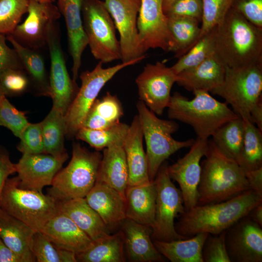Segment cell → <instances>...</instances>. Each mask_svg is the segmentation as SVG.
I'll use <instances>...</instances> for the list:
<instances>
[{"label":"cell","instance_id":"obj_36","mask_svg":"<svg viewBox=\"0 0 262 262\" xmlns=\"http://www.w3.org/2000/svg\"><path fill=\"white\" fill-rule=\"evenodd\" d=\"M215 145L226 155L239 162L244 141V123L240 117L218 128L212 136Z\"/></svg>","mask_w":262,"mask_h":262},{"label":"cell","instance_id":"obj_56","mask_svg":"<svg viewBox=\"0 0 262 262\" xmlns=\"http://www.w3.org/2000/svg\"><path fill=\"white\" fill-rule=\"evenodd\" d=\"M40 2H53L54 0H34Z\"/></svg>","mask_w":262,"mask_h":262},{"label":"cell","instance_id":"obj_41","mask_svg":"<svg viewBox=\"0 0 262 262\" xmlns=\"http://www.w3.org/2000/svg\"><path fill=\"white\" fill-rule=\"evenodd\" d=\"M29 0H0V33L11 34L27 13Z\"/></svg>","mask_w":262,"mask_h":262},{"label":"cell","instance_id":"obj_21","mask_svg":"<svg viewBox=\"0 0 262 262\" xmlns=\"http://www.w3.org/2000/svg\"><path fill=\"white\" fill-rule=\"evenodd\" d=\"M40 232L56 247L74 252H82L93 244L92 241L62 212L51 218Z\"/></svg>","mask_w":262,"mask_h":262},{"label":"cell","instance_id":"obj_34","mask_svg":"<svg viewBox=\"0 0 262 262\" xmlns=\"http://www.w3.org/2000/svg\"><path fill=\"white\" fill-rule=\"evenodd\" d=\"M40 123L45 153L58 158L68 156L64 143L66 134L65 115L52 106Z\"/></svg>","mask_w":262,"mask_h":262},{"label":"cell","instance_id":"obj_2","mask_svg":"<svg viewBox=\"0 0 262 262\" xmlns=\"http://www.w3.org/2000/svg\"><path fill=\"white\" fill-rule=\"evenodd\" d=\"M215 54L226 67L238 68L262 63V28L231 7L214 28Z\"/></svg>","mask_w":262,"mask_h":262},{"label":"cell","instance_id":"obj_46","mask_svg":"<svg viewBox=\"0 0 262 262\" xmlns=\"http://www.w3.org/2000/svg\"><path fill=\"white\" fill-rule=\"evenodd\" d=\"M19 139L17 148L22 154L45 153L40 122L29 123Z\"/></svg>","mask_w":262,"mask_h":262},{"label":"cell","instance_id":"obj_52","mask_svg":"<svg viewBox=\"0 0 262 262\" xmlns=\"http://www.w3.org/2000/svg\"><path fill=\"white\" fill-rule=\"evenodd\" d=\"M0 262H25L19 255L10 248L0 238Z\"/></svg>","mask_w":262,"mask_h":262},{"label":"cell","instance_id":"obj_11","mask_svg":"<svg viewBox=\"0 0 262 262\" xmlns=\"http://www.w3.org/2000/svg\"><path fill=\"white\" fill-rule=\"evenodd\" d=\"M145 58L122 62L107 68H103V63L99 61L92 70H86L81 74V86L65 115L67 138L75 137L82 127L90 108L104 85L120 70Z\"/></svg>","mask_w":262,"mask_h":262},{"label":"cell","instance_id":"obj_33","mask_svg":"<svg viewBox=\"0 0 262 262\" xmlns=\"http://www.w3.org/2000/svg\"><path fill=\"white\" fill-rule=\"evenodd\" d=\"M124 240L122 230L94 241L85 251L76 254L80 262H124Z\"/></svg>","mask_w":262,"mask_h":262},{"label":"cell","instance_id":"obj_9","mask_svg":"<svg viewBox=\"0 0 262 262\" xmlns=\"http://www.w3.org/2000/svg\"><path fill=\"white\" fill-rule=\"evenodd\" d=\"M82 15L88 45L94 57L103 64L121 60L116 29L104 1L85 0Z\"/></svg>","mask_w":262,"mask_h":262},{"label":"cell","instance_id":"obj_54","mask_svg":"<svg viewBox=\"0 0 262 262\" xmlns=\"http://www.w3.org/2000/svg\"><path fill=\"white\" fill-rule=\"evenodd\" d=\"M248 215L255 222L262 227V202L254 207Z\"/></svg>","mask_w":262,"mask_h":262},{"label":"cell","instance_id":"obj_38","mask_svg":"<svg viewBox=\"0 0 262 262\" xmlns=\"http://www.w3.org/2000/svg\"><path fill=\"white\" fill-rule=\"evenodd\" d=\"M129 125L119 122L111 127L95 130L82 127L75 137L88 143L97 151L103 149L115 143H123Z\"/></svg>","mask_w":262,"mask_h":262},{"label":"cell","instance_id":"obj_1","mask_svg":"<svg viewBox=\"0 0 262 262\" xmlns=\"http://www.w3.org/2000/svg\"><path fill=\"white\" fill-rule=\"evenodd\" d=\"M261 202L262 196L249 189L225 201L196 205L180 215L175 229L187 238L202 233L218 234L247 216Z\"/></svg>","mask_w":262,"mask_h":262},{"label":"cell","instance_id":"obj_47","mask_svg":"<svg viewBox=\"0 0 262 262\" xmlns=\"http://www.w3.org/2000/svg\"><path fill=\"white\" fill-rule=\"evenodd\" d=\"M167 16H186L201 22L202 0H175L165 13Z\"/></svg>","mask_w":262,"mask_h":262},{"label":"cell","instance_id":"obj_29","mask_svg":"<svg viewBox=\"0 0 262 262\" xmlns=\"http://www.w3.org/2000/svg\"><path fill=\"white\" fill-rule=\"evenodd\" d=\"M35 232L24 222L0 207V238L10 248L22 257L25 262H36L32 251Z\"/></svg>","mask_w":262,"mask_h":262},{"label":"cell","instance_id":"obj_40","mask_svg":"<svg viewBox=\"0 0 262 262\" xmlns=\"http://www.w3.org/2000/svg\"><path fill=\"white\" fill-rule=\"evenodd\" d=\"M32 251L38 262H77L76 254L56 247L40 232L33 235Z\"/></svg>","mask_w":262,"mask_h":262},{"label":"cell","instance_id":"obj_42","mask_svg":"<svg viewBox=\"0 0 262 262\" xmlns=\"http://www.w3.org/2000/svg\"><path fill=\"white\" fill-rule=\"evenodd\" d=\"M232 1V0H202V16L199 38L222 22L231 7Z\"/></svg>","mask_w":262,"mask_h":262},{"label":"cell","instance_id":"obj_28","mask_svg":"<svg viewBox=\"0 0 262 262\" xmlns=\"http://www.w3.org/2000/svg\"><path fill=\"white\" fill-rule=\"evenodd\" d=\"M60 202L61 212L67 215L92 241H96L110 235V229L85 198Z\"/></svg>","mask_w":262,"mask_h":262},{"label":"cell","instance_id":"obj_39","mask_svg":"<svg viewBox=\"0 0 262 262\" xmlns=\"http://www.w3.org/2000/svg\"><path fill=\"white\" fill-rule=\"evenodd\" d=\"M214 28L200 37L196 44L170 67L175 74L195 67L215 54Z\"/></svg>","mask_w":262,"mask_h":262},{"label":"cell","instance_id":"obj_12","mask_svg":"<svg viewBox=\"0 0 262 262\" xmlns=\"http://www.w3.org/2000/svg\"><path fill=\"white\" fill-rule=\"evenodd\" d=\"M46 42L50 61L49 78L52 107L65 115L79 87L68 72L56 21L50 22L48 25Z\"/></svg>","mask_w":262,"mask_h":262},{"label":"cell","instance_id":"obj_16","mask_svg":"<svg viewBox=\"0 0 262 262\" xmlns=\"http://www.w3.org/2000/svg\"><path fill=\"white\" fill-rule=\"evenodd\" d=\"M207 139L197 137L189 151L173 164L168 165L170 178L179 185L185 211L196 205L197 188L201 175L200 160L207 153Z\"/></svg>","mask_w":262,"mask_h":262},{"label":"cell","instance_id":"obj_30","mask_svg":"<svg viewBox=\"0 0 262 262\" xmlns=\"http://www.w3.org/2000/svg\"><path fill=\"white\" fill-rule=\"evenodd\" d=\"M6 38L17 52L29 78L31 90L37 96L50 97L49 74L43 56L38 50L21 45L11 35H7Z\"/></svg>","mask_w":262,"mask_h":262},{"label":"cell","instance_id":"obj_5","mask_svg":"<svg viewBox=\"0 0 262 262\" xmlns=\"http://www.w3.org/2000/svg\"><path fill=\"white\" fill-rule=\"evenodd\" d=\"M102 157L74 143L71 160L56 174L47 194L59 201L84 198L96 183Z\"/></svg>","mask_w":262,"mask_h":262},{"label":"cell","instance_id":"obj_57","mask_svg":"<svg viewBox=\"0 0 262 262\" xmlns=\"http://www.w3.org/2000/svg\"><path fill=\"white\" fill-rule=\"evenodd\" d=\"M2 94H3L2 92V91H1L0 89V97L1 96V95H2Z\"/></svg>","mask_w":262,"mask_h":262},{"label":"cell","instance_id":"obj_49","mask_svg":"<svg viewBox=\"0 0 262 262\" xmlns=\"http://www.w3.org/2000/svg\"><path fill=\"white\" fill-rule=\"evenodd\" d=\"M6 40L5 35L0 33V75L9 68L24 69L17 52L6 44Z\"/></svg>","mask_w":262,"mask_h":262},{"label":"cell","instance_id":"obj_17","mask_svg":"<svg viewBox=\"0 0 262 262\" xmlns=\"http://www.w3.org/2000/svg\"><path fill=\"white\" fill-rule=\"evenodd\" d=\"M28 16L10 34L21 45L39 50L47 45L46 35L49 24L57 21L61 15L52 2H40L29 0Z\"/></svg>","mask_w":262,"mask_h":262},{"label":"cell","instance_id":"obj_50","mask_svg":"<svg viewBox=\"0 0 262 262\" xmlns=\"http://www.w3.org/2000/svg\"><path fill=\"white\" fill-rule=\"evenodd\" d=\"M15 172L16 164L11 161L8 152L0 147V196L9 176Z\"/></svg>","mask_w":262,"mask_h":262},{"label":"cell","instance_id":"obj_27","mask_svg":"<svg viewBox=\"0 0 262 262\" xmlns=\"http://www.w3.org/2000/svg\"><path fill=\"white\" fill-rule=\"evenodd\" d=\"M156 195L154 180L128 186L125 194L126 218L152 228L155 218Z\"/></svg>","mask_w":262,"mask_h":262},{"label":"cell","instance_id":"obj_18","mask_svg":"<svg viewBox=\"0 0 262 262\" xmlns=\"http://www.w3.org/2000/svg\"><path fill=\"white\" fill-rule=\"evenodd\" d=\"M226 245L231 262H262V229L248 216L226 230Z\"/></svg>","mask_w":262,"mask_h":262},{"label":"cell","instance_id":"obj_19","mask_svg":"<svg viewBox=\"0 0 262 262\" xmlns=\"http://www.w3.org/2000/svg\"><path fill=\"white\" fill-rule=\"evenodd\" d=\"M68 158L55 157L47 153L22 154L16 164L19 187L42 192L44 187L51 185Z\"/></svg>","mask_w":262,"mask_h":262},{"label":"cell","instance_id":"obj_3","mask_svg":"<svg viewBox=\"0 0 262 262\" xmlns=\"http://www.w3.org/2000/svg\"><path fill=\"white\" fill-rule=\"evenodd\" d=\"M204 157L200 163L196 205L225 201L250 189L244 170L212 139Z\"/></svg>","mask_w":262,"mask_h":262},{"label":"cell","instance_id":"obj_55","mask_svg":"<svg viewBox=\"0 0 262 262\" xmlns=\"http://www.w3.org/2000/svg\"><path fill=\"white\" fill-rule=\"evenodd\" d=\"M175 0H162L163 11L165 14Z\"/></svg>","mask_w":262,"mask_h":262},{"label":"cell","instance_id":"obj_44","mask_svg":"<svg viewBox=\"0 0 262 262\" xmlns=\"http://www.w3.org/2000/svg\"><path fill=\"white\" fill-rule=\"evenodd\" d=\"M25 113L17 110L2 94L0 97V126L9 129L16 137L20 138L28 125Z\"/></svg>","mask_w":262,"mask_h":262},{"label":"cell","instance_id":"obj_6","mask_svg":"<svg viewBox=\"0 0 262 262\" xmlns=\"http://www.w3.org/2000/svg\"><path fill=\"white\" fill-rule=\"evenodd\" d=\"M0 207L35 232H40L61 212L60 201L42 192L20 188L17 176L6 180L0 196Z\"/></svg>","mask_w":262,"mask_h":262},{"label":"cell","instance_id":"obj_15","mask_svg":"<svg viewBox=\"0 0 262 262\" xmlns=\"http://www.w3.org/2000/svg\"><path fill=\"white\" fill-rule=\"evenodd\" d=\"M137 29L140 45L145 53L159 48L173 52L175 42L169 31L162 0H140Z\"/></svg>","mask_w":262,"mask_h":262},{"label":"cell","instance_id":"obj_26","mask_svg":"<svg viewBox=\"0 0 262 262\" xmlns=\"http://www.w3.org/2000/svg\"><path fill=\"white\" fill-rule=\"evenodd\" d=\"M123 143H115L103 149L97 181L103 182L125 197L129 173Z\"/></svg>","mask_w":262,"mask_h":262},{"label":"cell","instance_id":"obj_10","mask_svg":"<svg viewBox=\"0 0 262 262\" xmlns=\"http://www.w3.org/2000/svg\"><path fill=\"white\" fill-rule=\"evenodd\" d=\"M167 167V163H163L154 180L157 195L151 237L164 241L188 238L175 229V219L185 211L181 192L171 181Z\"/></svg>","mask_w":262,"mask_h":262},{"label":"cell","instance_id":"obj_37","mask_svg":"<svg viewBox=\"0 0 262 262\" xmlns=\"http://www.w3.org/2000/svg\"><path fill=\"white\" fill-rule=\"evenodd\" d=\"M244 141L239 165L244 170L262 167V131L248 120L243 119Z\"/></svg>","mask_w":262,"mask_h":262},{"label":"cell","instance_id":"obj_14","mask_svg":"<svg viewBox=\"0 0 262 262\" xmlns=\"http://www.w3.org/2000/svg\"><path fill=\"white\" fill-rule=\"evenodd\" d=\"M117 30L122 63L146 58L139 42L137 17L140 0H104Z\"/></svg>","mask_w":262,"mask_h":262},{"label":"cell","instance_id":"obj_35","mask_svg":"<svg viewBox=\"0 0 262 262\" xmlns=\"http://www.w3.org/2000/svg\"><path fill=\"white\" fill-rule=\"evenodd\" d=\"M167 17L168 26L175 42L174 57L179 59L199 40L200 22L195 18L186 16H167Z\"/></svg>","mask_w":262,"mask_h":262},{"label":"cell","instance_id":"obj_4","mask_svg":"<svg viewBox=\"0 0 262 262\" xmlns=\"http://www.w3.org/2000/svg\"><path fill=\"white\" fill-rule=\"evenodd\" d=\"M195 97L189 99L176 92L167 107L168 117L191 126L197 137L208 139L226 122L239 116L226 102H220L208 92L193 91Z\"/></svg>","mask_w":262,"mask_h":262},{"label":"cell","instance_id":"obj_7","mask_svg":"<svg viewBox=\"0 0 262 262\" xmlns=\"http://www.w3.org/2000/svg\"><path fill=\"white\" fill-rule=\"evenodd\" d=\"M136 108L146 144L149 179L153 181L163 163L180 149L190 147L195 139L175 140L172 134L179 128L176 122L158 118L141 100L137 103Z\"/></svg>","mask_w":262,"mask_h":262},{"label":"cell","instance_id":"obj_48","mask_svg":"<svg viewBox=\"0 0 262 262\" xmlns=\"http://www.w3.org/2000/svg\"><path fill=\"white\" fill-rule=\"evenodd\" d=\"M231 7L253 24L262 28V0H232Z\"/></svg>","mask_w":262,"mask_h":262},{"label":"cell","instance_id":"obj_24","mask_svg":"<svg viewBox=\"0 0 262 262\" xmlns=\"http://www.w3.org/2000/svg\"><path fill=\"white\" fill-rule=\"evenodd\" d=\"M143 139L141 127L136 115L129 126L123 144L128 169V186L147 183L151 181Z\"/></svg>","mask_w":262,"mask_h":262},{"label":"cell","instance_id":"obj_8","mask_svg":"<svg viewBox=\"0 0 262 262\" xmlns=\"http://www.w3.org/2000/svg\"><path fill=\"white\" fill-rule=\"evenodd\" d=\"M211 93L222 98L243 119L250 121V113L262 100V63L231 68L225 66L222 83Z\"/></svg>","mask_w":262,"mask_h":262},{"label":"cell","instance_id":"obj_31","mask_svg":"<svg viewBox=\"0 0 262 262\" xmlns=\"http://www.w3.org/2000/svg\"><path fill=\"white\" fill-rule=\"evenodd\" d=\"M208 235L202 233L186 239L153 242L160 254L171 262H203L202 248Z\"/></svg>","mask_w":262,"mask_h":262},{"label":"cell","instance_id":"obj_23","mask_svg":"<svg viewBox=\"0 0 262 262\" xmlns=\"http://www.w3.org/2000/svg\"><path fill=\"white\" fill-rule=\"evenodd\" d=\"M124 246L128 259L133 262L164 261L151 240L150 227L126 218L122 224Z\"/></svg>","mask_w":262,"mask_h":262},{"label":"cell","instance_id":"obj_25","mask_svg":"<svg viewBox=\"0 0 262 262\" xmlns=\"http://www.w3.org/2000/svg\"><path fill=\"white\" fill-rule=\"evenodd\" d=\"M225 73V66L214 54L197 66L178 74L176 83L190 91L211 92L222 83Z\"/></svg>","mask_w":262,"mask_h":262},{"label":"cell","instance_id":"obj_43","mask_svg":"<svg viewBox=\"0 0 262 262\" xmlns=\"http://www.w3.org/2000/svg\"><path fill=\"white\" fill-rule=\"evenodd\" d=\"M0 89L6 97H15L31 90V85L24 69L9 68L0 75Z\"/></svg>","mask_w":262,"mask_h":262},{"label":"cell","instance_id":"obj_20","mask_svg":"<svg viewBox=\"0 0 262 262\" xmlns=\"http://www.w3.org/2000/svg\"><path fill=\"white\" fill-rule=\"evenodd\" d=\"M85 0H58L57 7L65 19L69 52L72 60V79L76 81L82 53L88 46L83 30L82 11Z\"/></svg>","mask_w":262,"mask_h":262},{"label":"cell","instance_id":"obj_51","mask_svg":"<svg viewBox=\"0 0 262 262\" xmlns=\"http://www.w3.org/2000/svg\"><path fill=\"white\" fill-rule=\"evenodd\" d=\"M244 171L250 189L262 196V167Z\"/></svg>","mask_w":262,"mask_h":262},{"label":"cell","instance_id":"obj_32","mask_svg":"<svg viewBox=\"0 0 262 262\" xmlns=\"http://www.w3.org/2000/svg\"><path fill=\"white\" fill-rule=\"evenodd\" d=\"M123 115V110L120 100L116 96L107 92L102 98H97L94 102L81 128L106 129L119 123Z\"/></svg>","mask_w":262,"mask_h":262},{"label":"cell","instance_id":"obj_53","mask_svg":"<svg viewBox=\"0 0 262 262\" xmlns=\"http://www.w3.org/2000/svg\"><path fill=\"white\" fill-rule=\"evenodd\" d=\"M250 121L262 131V100L260 101L251 111Z\"/></svg>","mask_w":262,"mask_h":262},{"label":"cell","instance_id":"obj_13","mask_svg":"<svg viewBox=\"0 0 262 262\" xmlns=\"http://www.w3.org/2000/svg\"><path fill=\"white\" fill-rule=\"evenodd\" d=\"M177 75L163 62L147 64L135 79L140 100L156 115L167 108Z\"/></svg>","mask_w":262,"mask_h":262},{"label":"cell","instance_id":"obj_45","mask_svg":"<svg viewBox=\"0 0 262 262\" xmlns=\"http://www.w3.org/2000/svg\"><path fill=\"white\" fill-rule=\"evenodd\" d=\"M203 262H231L226 245V231L209 234L202 248Z\"/></svg>","mask_w":262,"mask_h":262},{"label":"cell","instance_id":"obj_22","mask_svg":"<svg viewBox=\"0 0 262 262\" xmlns=\"http://www.w3.org/2000/svg\"><path fill=\"white\" fill-rule=\"evenodd\" d=\"M84 198L109 229L122 225L126 219L125 197L105 183L96 181Z\"/></svg>","mask_w":262,"mask_h":262}]
</instances>
